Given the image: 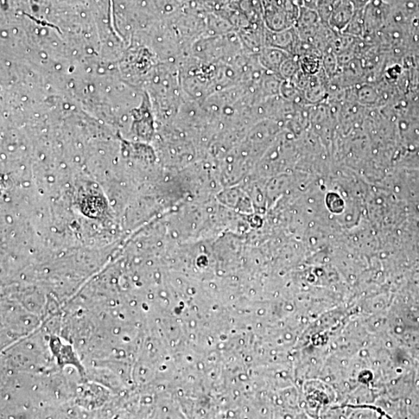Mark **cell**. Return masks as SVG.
Listing matches in <instances>:
<instances>
[{"label":"cell","instance_id":"obj_1","mask_svg":"<svg viewBox=\"0 0 419 419\" xmlns=\"http://www.w3.org/2000/svg\"><path fill=\"white\" fill-rule=\"evenodd\" d=\"M294 37V34H292L290 31V32L288 31V32H285L283 34H275L270 36V38H272L270 44L274 46V48L285 49L289 48V46H293L295 42Z\"/></svg>","mask_w":419,"mask_h":419}]
</instances>
